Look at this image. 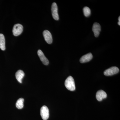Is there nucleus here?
<instances>
[{
  "label": "nucleus",
  "mask_w": 120,
  "mask_h": 120,
  "mask_svg": "<svg viewBox=\"0 0 120 120\" xmlns=\"http://www.w3.org/2000/svg\"><path fill=\"white\" fill-rule=\"evenodd\" d=\"M65 86L68 90L73 91L75 90V81L73 77L71 76L67 78L65 82Z\"/></svg>",
  "instance_id": "1"
},
{
  "label": "nucleus",
  "mask_w": 120,
  "mask_h": 120,
  "mask_svg": "<svg viewBox=\"0 0 120 120\" xmlns=\"http://www.w3.org/2000/svg\"><path fill=\"white\" fill-rule=\"evenodd\" d=\"M23 30L22 26L20 24H15L13 26L12 32L13 35L15 36H18L22 33Z\"/></svg>",
  "instance_id": "2"
},
{
  "label": "nucleus",
  "mask_w": 120,
  "mask_h": 120,
  "mask_svg": "<svg viewBox=\"0 0 120 120\" xmlns=\"http://www.w3.org/2000/svg\"><path fill=\"white\" fill-rule=\"evenodd\" d=\"M41 115L43 120H46L49 117V110L46 106L44 105L41 108Z\"/></svg>",
  "instance_id": "3"
},
{
  "label": "nucleus",
  "mask_w": 120,
  "mask_h": 120,
  "mask_svg": "<svg viewBox=\"0 0 120 120\" xmlns=\"http://www.w3.org/2000/svg\"><path fill=\"white\" fill-rule=\"evenodd\" d=\"M119 71V68L117 67H112L104 71V74L105 76H112L118 73Z\"/></svg>",
  "instance_id": "4"
},
{
  "label": "nucleus",
  "mask_w": 120,
  "mask_h": 120,
  "mask_svg": "<svg viewBox=\"0 0 120 120\" xmlns=\"http://www.w3.org/2000/svg\"><path fill=\"white\" fill-rule=\"evenodd\" d=\"M52 16L53 19L56 20H58L59 19V16L58 13V7L56 4L54 2L52 5Z\"/></svg>",
  "instance_id": "5"
},
{
  "label": "nucleus",
  "mask_w": 120,
  "mask_h": 120,
  "mask_svg": "<svg viewBox=\"0 0 120 120\" xmlns=\"http://www.w3.org/2000/svg\"><path fill=\"white\" fill-rule=\"evenodd\" d=\"M43 37L47 43L51 44L52 42V38L51 33L47 30H45L43 32Z\"/></svg>",
  "instance_id": "6"
},
{
  "label": "nucleus",
  "mask_w": 120,
  "mask_h": 120,
  "mask_svg": "<svg viewBox=\"0 0 120 120\" xmlns=\"http://www.w3.org/2000/svg\"><path fill=\"white\" fill-rule=\"evenodd\" d=\"M92 30L94 34L95 37L97 38L99 35L101 31V26L98 23L95 22L93 24Z\"/></svg>",
  "instance_id": "7"
},
{
  "label": "nucleus",
  "mask_w": 120,
  "mask_h": 120,
  "mask_svg": "<svg viewBox=\"0 0 120 120\" xmlns=\"http://www.w3.org/2000/svg\"><path fill=\"white\" fill-rule=\"evenodd\" d=\"M38 54L41 61L42 62L43 64L45 65H47L49 64V60L45 56L44 53L41 50H38Z\"/></svg>",
  "instance_id": "8"
},
{
  "label": "nucleus",
  "mask_w": 120,
  "mask_h": 120,
  "mask_svg": "<svg viewBox=\"0 0 120 120\" xmlns=\"http://www.w3.org/2000/svg\"><path fill=\"white\" fill-rule=\"evenodd\" d=\"M107 96V94L105 91L103 90H99L96 94V98L98 101H102L103 99L105 98Z\"/></svg>",
  "instance_id": "9"
},
{
  "label": "nucleus",
  "mask_w": 120,
  "mask_h": 120,
  "mask_svg": "<svg viewBox=\"0 0 120 120\" xmlns=\"http://www.w3.org/2000/svg\"><path fill=\"white\" fill-rule=\"evenodd\" d=\"M93 58V56L91 53L84 55L81 57L80 61L81 63H86L90 61Z\"/></svg>",
  "instance_id": "10"
},
{
  "label": "nucleus",
  "mask_w": 120,
  "mask_h": 120,
  "mask_svg": "<svg viewBox=\"0 0 120 120\" xmlns=\"http://www.w3.org/2000/svg\"><path fill=\"white\" fill-rule=\"evenodd\" d=\"M24 76V73L22 70H19L15 73V77L17 81L20 83H22V80Z\"/></svg>",
  "instance_id": "11"
},
{
  "label": "nucleus",
  "mask_w": 120,
  "mask_h": 120,
  "mask_svg": "<svg viewBox=\"0 0 120 120\" xmlns=\"http://www.w3.org/2000/svg\"><path fill=\"white\" fill-rule=\"evenodd\" d=\"M5 39L4 35L0 34V48L2 50L5 49Z\"/></svg>",
  "instance_id": "12"
},
{
  "label": "nucleus",
  "mask_w": 120,
  "mask_h": 120,
  "mask_svg": "<svg viewBox=\"0 0 120 120\" xmlns=\"http://www.w3.org/2000/svg\"><path fill=\"white\" fill-rule=\"evenodd\" d=\"M24 99L22 98H20L17 100L16 104V106L19 109H21L23 107Z\"/></svg>",
  "instance_id": "13"
},
{
  "label": "nucleus",
  "mask_w": 120,
  "mask_h": 120,
  "mask_svg": "<svg viewBox=\"0 0 120 120\" xmlns=\"http://www.w3.org/2000/svg\"><path fill=\"white\" fill-rule=\"evenodd\" d=\"M83 12L84 15L86 17H88L91 14L90 9L88 7H84L83 8Z\"/></svg>",
  "instance_id": "14"
},
{
  "label": "nucleus",
  "mask_w": 120,
  "mask_h": 120,
  "mask_svg": "<svg viewBox=\"0 0 120 120\" xmlns=\"http://www.w3.org/2000/svg\"><path fill=\"white\" fill-rule=\"evenodd\" d=\"M118 21H119V22H120V17L119 16V17H118Z\"/></svg>",
  "instance_id": "15"
},
{
  "label": "nucleus",
  "mask_w": 120,
  "mask_h": 120,
  "mask_svg": "<svg viewBox=\"0 0 120 120\" xmlns=\"http://www.w3.org/2000/svg\"><path fill=\"white\" fill-rule=\"evenodd\" d=\"M118 25H119V26H120V22H118Z\"/></svg>",
  "instance_id": "16"
}]
</instances>
